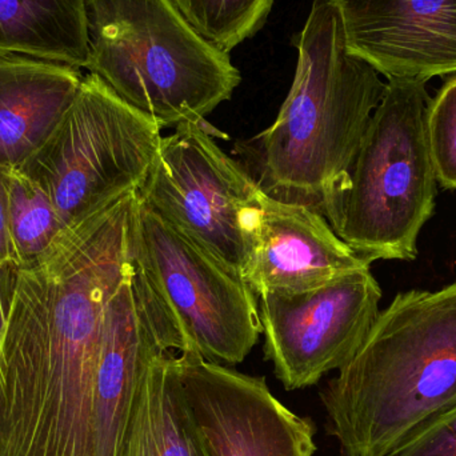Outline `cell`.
<instances>
[{
    "label": "cell",
    "instance_id": "7c38bea8",
    "mask_svg": "<svg viewBox=\"0 0 456 456\" xmlns=\"http://www.w3.org/2000/svg\"><path fill=\"white\" fill-rule=\"evenodd\" d=\"M246 230L248 263L244 281L256 297L316 289L371 265L335 233L323 214L263 191Z\"/></svg>",
    "mask_w": 456,
    "mask_h": 456
},
{
    "label": "cell",
    "instance_id": "d6986e66",
    "mask_svg": "<svg viewBox=\"0 0 456 456\" xmlns=\"http://www.w3.org/2000/svg\"><path fill=\"white\" fill-rule=\"evenodd\" d=\"M428 139L436 182L442 189L456 191V75L431 98Z\"/></svg>",
    "mask_w": 456,
    "mask_h": 456
},
{
    "label": "cell",
    "instance_id": "e0dca14e",
    "mask_svg": "<svg viewBox=\"0 0 456 456\" xmlns=\"http://www.w3.org/2000/svg\"><path fill=\"white\" fill-rule=\"evenodd\" d=\"M7 198L11 236L20 265H27L42 256L67 227L47 195L20 171H8Z\"/></svg>",
    "mask_w": 456,
    "mask_h": 456
},
{
    "label": "cell",
    "instance_id": "5b68a950",
    "mask_svg": "<svg viewBox=\"0 0 456 456\" xmlns=\"http://www.w3.org/2000/svg\"><path fill=\"white\" fill-rule=\"evenodd\" d=\"M426 83L388 79L347 183L322 211L335 233L371 263L417 259L420 230L436 213Z\"/></svg>",
    "mask_w": 456,
    "mask_h": 456
},
{
    "label": "cell",
    "instance_id": "5bb4252c",
    "mask_svg": "<svg viewBox=\"0 0 456 456\" xmlns=\"http://www.w3.org/2000/svg\"><path fill=\"white\" fill-rule=\"evenodd\" d=\"M83 77L67 64L0 55V168L18 170L47 142Z\"/></svg>",
    "mask_w": 456,
    "mask_h": 456
},
{
    "label": "cell",
    "instance_id": "ac0fdd59",
    "mask_svg": "<svg viewBox=\"0 0 456 456\" xmlns=\"http://www.w3.org/2000/svg\"><path fill=\"white\" fill-rule=\"evenodd\" d=\"M192 27L230 53L263 28L275 0H174Z\"/></svg>",
    "mask_w": 456,
    "mask_h": 456
},
{
    "label": "cell",
    "instance_id": "9c48e42d",
    "mask_svg": "<svg viewBox=\"0 0 456 456\" xmlns=\"http://www.w3.org/2000/svg\"><path fill=\"white\" fill-rule=\"evenodd\" d=\"M380 299L382 289L370 267L316 289L257 297L265 356L284 388L316 385L346 366L377 321Z\"/></svg>",
    "mask_w": 456,
    "mask_h": 456
},
{
    "label": "cell",
    "instance_id": "52a82bcc",
    "mask_svg": "<svg viewBox=\"0 0 456 456\" xmlns=\"http://www.w3.org/2000/svg\"><path fill=\"white\" fill-rule=\"evenodd\" d=\"M160 130L157 120L90 74L58 127L18 171L47 195L66 227L72 226L141 190Z\"/></svg>",
    "mask_w": 456,
    "mask_h": 456
},
{
    "label": "cell",
    "instance_id": "44dd1931",
    "mask_svg": "<svg viewBox=\"0 0 456 456\" xmlns=\"http://www.w3.org/2000/svg\"><path fill=\"white\" fill-rule=\"evenodd\" d=\"M10 170L0 168V267L8 265H20L15 244L11 236L7 211V174Z\"/></svg>",
    "mask_w": 456,
    "mask_h": 456
},
{
    "label": "cell",
    "instance_id": "30bf717a",
    "mask_svg": "<svg viewBox=\"0 0 456 456\" xmlns=\"http://www.w3.org/2000/svg\"><path fill=\"white\" fill-rule=\"evenodd\" d=\"M187 409L208 456H314L315 426L249 377L194 353H176Z\"/></svg>",
    "mask_w": 456,
    "mask_h": 456
},
{
    "label": "cell",
    "instance_id": "3957f363",
    "mask_svg": "<svg viewBox=\"0 0 456 456\" xmlns=\"http://www.w3.org/2000/svg\"><path fill=\"white\" fill-rule=\"evenodd\" d=\"M294 45L289 95L275 122L251 141L256 183L268 197L322 213L347 183L386 83L348 50L331 0H315Z\"/></svg>",
    "mask_w": 456,
    "mask_h": 456
},
{
    "label": "cell",
    "instance_id": "8fae6325",
    "mask_svg": "<svg viewBox=\"0 0 456 456\" xmlns=\"http://www.w3.org/2000/svg\"><path fill=\"white\" fill-rule=\"evenodd\" d=\"M346 45L387 79L456 74V0H331Z\"/></svg>",
    "mask_w": 456,
    "mask_h": 456
},
{
    "label": "cell",
    "instance_id": "9a60e30c",
    "mask_svg": "<svg viewBox=\"0 0 456 456\" xmlns=\"http://www.w3.org/2000/svg\"><path fill=\"white\" fill-rule=\"evenodd\" d=\"M120 456H208L184 401L176 351L150 363Z\"/></svg>",
    "mask_w": 456,
    "mask_h": 456
},
{
    "label": "cell",
    "instance_id": "ba28073f",
    "mask_svg": "<svg viewBox=\"0 0 456 456\" xmlns=\"http://www.w3.org/2000/svg\"><path fill=\"white\" fill-rule=\"evenodd\" d=\"M227 136L206 123H182L162 136L146 182L138 191L163 221L244 279L248 263L247 221L260 187L216 143Z\"/></svg>",
    "mask_w": 456,
    "mask_h": 456
},
{
    "label": "cell",
    "instance_id": "4fadbf2b",
    "mask_svg": "<svg viewBox=\"0 0 456 456\" xmlns=\"http://www.w3.org/2000/svg\"><path fill=\"white\" fill-rule=\"evenodd\" d=\"M133 262V259H131ZM174 351L134 265L107 305L95 393V456H120L144 375Z\"/></svg>",
    "mask_w": 456,
    "mask_h": 456
},
{
    "label": "cell",
    "instance_id": "2e32d148",
    "mask_svg": "<svg viewBox=\"0 0 456 456\" xmlns=\"http://www.w3.org/2000/svg\"><path fill=\"white\" fill-rule=\"evenodd\" d=\"M0 55L86 69V0H0Z\"/></svg>",
    "mask_w": 456,
    "mask_h": 456
},
{
    "label": "cell",
    "instance_id": "ffe728a7",
    "mask_svg": "<svg viewBox=\"0 0 456 456\" xmlns=\"http://www.w3.org/2000/svg\"><path fill=\"white\" fill-rule=\"evenodd\" d=\"M383 456H456V406L434 418Z\"/></svg>",
    "mask_w": 456,
    "mask_h": 456
},
{
    "label": "cell",
    "instance_id": "7a4b0ae2",
    "mask_svg": "<svg viewBox=\"0 0 456 456\" xmlns=\"http://www.w3.org/2000/svg\"><path fill=\"white\" fill-rule=\"evenodd\" d=\"M343 456H383L456 406V281L399 292L321 393Z\"/></svg>",
    "mask_w": 456,
    "mask_h": 456
},
{
    "label": "cell",
    "instance_id": "7402d4cb",
    "mask_svg": "<svg viewBox=\"0 0 456 456\" xmlns=\"http://www.w3.org/2000/svg\"><path fill=\"white\" fill-rule=\"evenodd\" d=\"M20 265H8L0 267V350H2L3 337L10 315L11 303H12L13 291L18 283Z\"/></svg>",
    "mask_w": 456,
    "mask_h": 456
},
{
    "label": "cell",
    "instance_id": "277c9868",
    "mask_svg": "<svg viewBox=\"0 0 456 456\" xmlns=\"http://www.w3.org/2000/svg\"><path fill=\"white\" fill-rule=\"evenodd\" d=\"M86 69L160 128L206 123L240 85L239 69L174 0H86Z\"/></svg>",
    "mask_w": 456,
    "mask_h": 456
},
{
    "label": "cell",
    "instance_id": "6da1fadb",
    "mask_svg": "<svg viewBox=\"0 0 456 456\" xmlns=\"http://www.w3.org/2000/svg\"><path fill=\"white\" fill-rule=\"evenodd\" d=\"M136 194L21 265L0 350V456H95L104 318L133 265Z\"/></svg>",
    "mask_w": 456,
    "mask_h": 456
},
{
    "label": "cell",
    "instance_id": "8992f818",
    "mask_svg": "<svg viewBox=\"0 0 456 456\" xmlns=\"http://www.w3.org/2000/svg\"><path fill=\"white\" fill-rule=\"evenodd\" d=\"M131 259L176 353L238 364L263 334L257 297L239 273L163 221L136 194Z\"/></svg>",
    "mask_w": 456,
    "mask_h": 456
}]
</instances>
